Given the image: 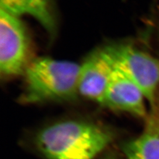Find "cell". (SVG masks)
I'll return each instance as SVG.
<instances>
[{
  "label": "cell",
  "instance_id": "3",
  "mask_svg": "<svg viewBox=\"0 0 159 159\" xmlns=\"http://www.w3.org/2000/svg\"><path fill=\"white\" fill-rule=\"evenodd\" d=\"M117 68L141 89L151 104L159 88V58L131 44L106 47Z\"/></svg>",
  "mask_w": 159,
  "mask_h": 159
},
{
  "label": "cell",
  "instance_id": "2",
  "mask_svg": "<svg viewBox=\"0 0 159 159\" xmlns=\"http://www.w3.org/2000/svg\"><path fill=\"white\" fill-rule=\"evenodd\" d=\"M80 64L48 57L31 60L24 72L25 88L21 101L38 103L70 101L79 94Z\"/></svg>",
  "mask_w": 159,
  "mask_h": 159
},
{
  "label": "cell",
  "instance_id": "6",
  "mask_svg": "<svg viewBox=\"0 0 159 159\" xmlns=\"http://www.w3.org/2000/svg\"><path fill=\"white\" fill-rule=\"evenodd\" d=\"M145 99L141 89L116 67L102 105L113 110L146 119L148 114Z\"/></svg>",
  "mask_w": 159,
  "mask_h": 159
},
{
  "label": "cell",
  "instance_id": "7",
  "mask_svg": "<svg viewBox=\"0 0 159 159\" xmlns=\"http://www.w3.org/2000/svg\"><path fill=\"white\" fill-rule=\"evenodd\" d=\"M1 9L13 16H29L41 25L49 34L56 29L52 0H0Z\"/></svg>",
  "mask_w": 159,
  "mask_h": 159
},
{
  "label": "cell",
  "instance_id": "8",
  "mask_svg": "<svg viewBox=\"0 0 159 159\" xmlns=\"http://www.w3.org/2000/svg\"><path fill=\"white\" fill-rule=\"evenodd\" d=\"M145 127L141 135L124 145L125 159H159V133Z\"/></svg>",
  "mask_w": 159,
  "mask_h": 159
},
{
  "label": "cell",
  "instance_id": "9",
  "mask_svg": "<svg viewBox=\"0 0 159 159\" xmlns=\"http://www.w3.org/2000/svg\"><path fill=\"white\" fill-rule=\"evenodd\" d=\"M151 110L146 118L145 126L150 127L159 133V90L158 89L155 100L151 105Z\"/></svg>",
  "mask_w": 159,
  "mask_h": 159
},
{
  "label": "cell",
  "instance_id": "4",
  "mask_svg": "<svg viewBox=\"0 0 159 159\" xmlns=\"http://www.w3.org/2000/svg\"><path fill=\"white\" fill-rule=\"evenodd\" d=\"M30 40L19 17L0 9V72L5 78L23 74L31 61Z\"/></svg>",
  "mask_w": 159,
  "mask_h": 159
},
{
  "label": "cell",
  "instance_id": "1",
  "mask_svg": "<svg viewBox=\"0 0 159 159\" xmlns=\"http://www.w3.org/2000/svg\"><path fill=\"white\" fill-rule=\"evenodd\" d=\"M113 139L106 127L68 120L41 129L35 137L38 150L48 159H94Z\"/></svg>",
  "mask_w": 159,
  "mask_h": 159
},
{
  "label": "cell",
  "instance_id": "5",
  "mask_svg": "<svg viewBox=\"0 0 159 159\" xmlns=\"http://www.w3.org/2000/svg\"><path fill=\"white\" fill-rule=\"evenodd\" d=\"M115 69V64L106 48L92 53L80 64L79 94L102 105Z\"/></svg>",
  "mask_w": 159,
  "mask_h": 159
}]
</instances>
